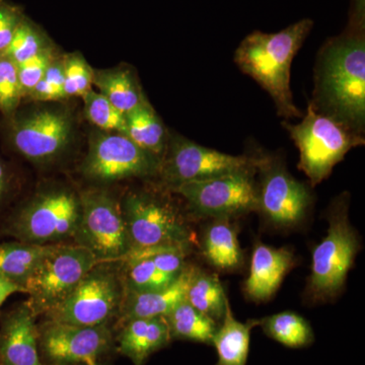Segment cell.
<instances>
[{"label": "cell", "mask_w": 365, "mask_h": 365, "mask_svg": "<svg viewBox=\"0 0 365 365\" xmlns=\"http://www.w3.org/2000/svg\"><path fill=\"white\" fill-rule=\"evenodd\" d=\"M314 110L357 135L365 125V25L348 24L319 50L314 69Z\"/></svg>", "instance_id": "6da1fadb"}, {"label": "cell", "mask_w": 365, "mask_h": 365, "mask_svg": "<svg viewBox=\"0 0 365 365\" xmlns=\"http://www.w3.org/2000/svg\"><path fill=\"white\" fill-rule=\"evenodd\" d=\"M313 26L311 19H304L278 33L255 31L242 41L235 53L237 67L267 91L278 115L285 119L304 116L294 105L290 68Z\"/></svg>", "instance_id": "7a4b0ae2"}, {"label": "cell", "mask_w": 365, "mask_h": 365, "mask_svg": "<svg viewBox=\"0 0 365 365\" xmlns=\"http://www.w3.org/2000/svg\"><path fill=\"white\" fill-rule=\"evenodd\" d=\"M81 215L79 193L68 187H49L14 209L0 235L29 244H61L73 239Z\"/></svg>", "instance_id": "3957f363"}, {"label": "cell", "mask_w": 365, "mask_h": 365, "mask_svg": "<svg viewBox=\"0 0 365 365\" xmlns=\"http://www.w3.org/2000/svg\"><path fill=\"white\" fill-rule=\"evenodd\" d=\"M348 205L347 194H342L331 204L328 232L312 257V272L307 287L312 302H327L342 292L359 253V235L350 225Z\"/></svg>", "instance_id": "277c9868"}, {"label": "cell", "mask_w": 365, "mask_h": 365, "mask_svg": "<svg viewBox=\"0 0 365 365\" xmlns=\"http://www.w3.org/2000/svg\"><path fill=\"white\" fill-rule=\"evenodd\" d=\"M302 117L299 124L282 122V126L299 148V170L314 187L330 176L334 167L345 158L348 151L364 145V137L317 111L311 104Z\"/></svg>", "instance_id": "5b68a950"}, {"label": "cell", "mask_w": 365, "mask_h": 365, "mask_svg": "<svg viewBox=\"0 0 365 365\" xmlns=\"http://www.w3.org/2000/svg\"><path fill=\"white\" fill-rule=\"evenodd\" d=\"M101 264L91 252L78 245H54L26 280V300L36 316L58 307L85 277Z\"/></svg>", "instance_id": "8992f818"}, {"label": "cell", "mask_w": 365, "mask_h": 365, "mask_svg": "<svg viewBox=\"0 0 365 365\" xmlns=\"http://www.w3.org/2000/svg\"><path fill=\"white\" fill-rule=\"evenodd\" d=\"M79 195L81 215L74 242L100 263L119 262L131 250L121 203L107 190H86Z\"/></svg>", "instance_id": "52a82bcc"}, {"label": "cell", "mask_w": 365, "mask_h": 365, "mask_svg": "<svg viewBox=\"0 0 365 365\" xmlns=\"http://www.w3.org/2000/svg\"><path fill=\"white\" fill-rule=\"evenodd\" d=\"M131 249L189 248L193 234L170 201L148 192H130L121 203Z\"/></svg>", "instance_id": "ba28073f"}, {"label": "cell", "mask_w": 365, "mask_h": 365, "mask_svg": "<svg viewBox=\"0 0 365 365\" xmlns=\"http://www.w3.org/2000/svg\"><path fill=\"white\" fill-rule=\"evenodd\" d=\"M123 294L121 274L107 263L98 264L58 307L45 316L47 319L71 325H109L119 314Z\"/></svg>", "instance_id": "9c48e42d"}, {"label": "cell", "mask_w": 365, "mask_h": 365, "mask_svg": "<svg viewBox=\"0 0 365 365\" xmlns=\"http://www.w3.org/2000/svg\"><path fill=\"white\" fill-rule=\"evenodd\" d=\"M9 145L21 157L36 165H50L66 153L73 123L64 110L41 108L6 117Z\"/></svg>", "instance_id": "30bf717a"}, {"label": "cell", "mask_w": 365, "mask_h": 365, "mask_svg": "<svg viewBox=\"0 0 365 365\" xmlns=\"http://www.w3.org/2000/svg\"><path fill=\"white\" fill-rule=\"evenodd\" d=\"M256 167L205 180L182 182L172 188L197 215L222 220L258 211Z\"/></svg>", "instance_id": "8fae6325"}, {"label": "cell", "mask_w": 365, "mask_h": 365, "mask_svg": "<svg viewBox=\"0 0 365 365\" xmlns=\"http://www.w3.org/2000/svg\"><path fill=\"white\" fill-rule=\"evenodd\" d=\"M257 155H232L169 135L158 176L168 188L256 167Z\"/></svg>", "instance_id": "7c38bea8"}, {"label": "cell", "mask_w": 365, "mask_h": 365, "mask_svg": "<svg viewBox=\"0 0 365 365\" xmlns=\"http://www.w3.org/2000/svg\"><path fill=\"white\" fill-rule=\"evenodd\" d=\"M160 160L136 145L128 136L101 132L93 136L81 167L83 176L100 184L158 175Z\"/></svg>", "instance_id": "4fadbf2b"}, {"label": "cell", "mask_w": 365, "mask_h": 365, "mask_svg": "<svg viewBox=\"0 0 365 365\" xmlns=\"http://www.w3.org/2000/svg\"><path fill=\"white\" fill-rule=\"evenodd\" d=\"M256 169L260 182L258 211L276 227H294L304 222L312 205L306 185L294 179L279 158L257 155Z\"/></svg>", "instance_id": "5bb4252c"}, {"label": "cell", "mask_w": 365, "mask_h": 365, "mask_svg": "<svg viewBox=\"0 0 365 365\" xmlns=\"http://www.w3.org/2000/svg\"><path fill=\"white\" fill-rule=\"evenodd\" d=\"M41 360L49 365L98 364L112 349L109 325H71L47 319L38 326Z\"/></svg>", "instance_id": "9a60e30c"}, {"label": "cell", "mask_w": 365, "mask_h": 365, "mask_svg": "<svg viewBox=\"0 0 365 365\" xmlns=\"http://www.w3.org/2000/svg\"><path fill=\"white\" fill-rule=\"evenodd\" d=\"M36 318L26 302L0 314V365H44Z\"/></svg>", "instance_id": "2e32d148"}, {"label": "cell", "mask_w": 365, "mask_h": 365, "mask_svg": "<svg viewBox=\"0 0 365 365\" xmlns=\"http://www.w3.org/2000/svg\"><path fill=\"white\" fill-rule=\"evenodd\" d=\"M194 266L184 268L179 277L169 287L150 292H135L124 288L123 299L118 314V325L132 319L165 317L186 300Z\"/></svg>", "instance_id": "e0dca14e"}, {"label": "cell", "mask_w": 365, "mask_h": 365, "mask_svg": "<svg viewBox=\"0 0 365 365\" xmlns=\"http://www.w3.org/2000/svg\"><path fill=\"white\" fill-rule=\"evenodd\" d=\"M294 264V255L289 249L257 245L252 256L249 277L245 282V294L254 302L270 299Z\"/></svg>", "instance_id": "ac0fdd59"}, {"label": "cell", "mask_w": 365, "mask_h": 365, "mask_svg": "<svg viewBox=\"0 0 365 365\" xmlns=\"http://www.w3.org/2000/svg\"><path fill=\"white\" fill-rule=\"evenodd\" d=\"M118 352L135 365H143L153 353L167 347L172 341L165 317L132 319L120 325Z\"/></svg>", "instance_id": "d6986e66"}, {"label": "cell", "mask_w": 365, "mask_h": 365, "mask_svg": "<svg viewBox=\"0 0 365 365\" xmlns=\"http://www.w3.org/2000/svg\"><path fill=\"white\" fill-rule=\"evenodd\" d=\"M258 324L259 319H249L246 323L237 321L227 299L222 325L218 326L212 341L218 355L215 365H246L251 332Z\"/></svg>", "instance_id": "ffe728a7"}, {"label": "cell", "mask_w": 365, "mask_h": 365, "mask_svg": "<svg viewBox=\"0 0 365 365\" xmlns=\"http://www.w3.org/2000/svg\"><path fill=\"white\" fill-rule=\"evenodd\" d=\"M202 251L206 260L218 270L232 271L242 263L237 232L227 218L209 225L203 235Z\"/></svg>", "instance_id": "44dd1931"}, {"label": "cell", "mask_w": 365, "mask_h": 365, "mask_svg": "<svg viewBox=\"0 0 365 365\" xmlns=\"http://www.w3.org/2000/svg\"><path fill=\"white\" fill-rule=\"evenodd\" d=\"M93 83L124 115L148 102L131 71L125 69L93 71Z\"/></svg>", "instance_id": "7402d4cb"}, {"label": "cell", "mask_w": 365, "mask_h": 365, "mask_svg": "<svg viewBox=\"0 0 365 365\" xmlns=\"http://www.w3.org/2000/svg\"><path fill=\"white\" fill-rule=\"evenodd\" d=\"M126 116V136L143 150L162 160L167 148V130L150 103L132 110Z\"/></svg>", "instance_id": "603a6c76"}, {"label": "cell", "mask_w": 365, "mask_h": 365, "mask_svg": "<svg viewBox=\"0 0 365 365\" xmlns=\"http://www.w3.org/2000/svg\"><path fill=\"white\" fill-rule=\"evenodd\" d=\"M54 245L29 244L21 241L0 244V275L25 287L41 260Z\"/></svg>", "instance_id": "cb8c5ba5"}, {"label": "cell", "mask_w": 365, "mask_h": 365, "mask_svg": "<svg viewBox=\"0 0 365 365\" xmlns=\"http://www.w3.org/2000/svg\"><path fill=\"white\" fill-rule=\"evenodd\" d=\"M172 339L189 340L212 345L217 322L194 309L185 300L165 317Z\"/></svg>", "instance_id": "d4e9b609"}, {"label": "cell", "mask_w": 365, "mask_h": 365, "mask_svg": "<svg viewBox=\"0 0 365 365\" xmlns=\"http://www.w3.org/2000/svg\"><path fill=\"white\" fill-rule=\"evenodd\" d=\"M227 299L217 276L195 268L187 290L186 302L188 304L218 322L222 321L225 314Z\"/></svg>", "instance_id": "484cf974"}, {"label": "cell", "mask_w": 365, "mask_h": 365, "mask_svg": "<svg viewBox=\"0 0 365 365\" xmlns=\"http://www.w3.org/2000/svg\"><path fill=\"white\" fill-rule=\"evenodd\" d=\"M268 337L290 348L307 347L314 342V332L306 319L292 312L272 314L259 319Z\"/></svg>", "instance_id": "4316f807"}, {"label": "cell", "mask_w": 365, "mask_h": 365, "mask_svg": "<svg viewBox=\"0 0 365 365\" xmlns=\"http://www.w3.org/2000/svg\"><path fill=\"white\" fill-rule=\"evenodd\" d=\"M124 288L135 292H150L169 287L179 276H172L163 272L150 258L143 259L122 266Z\"/></svg>", "instance_id": "83f0119b"}, {"label": "cell", "mask_w": 365, "mask_h": 365, "mask_svg": "<svg viewBox=\"0 0 365 365\" xmlns=\"http://www.w3.org/2000/svg\"><path fill=\"white\" fill-rule=\"evenodd\" d=\"M88 121L104 132L126 135V116L98 91H90L83 97Z\"/></svg>", "instance_id": "f1b7e54d"}, {"label": "cell", "mask_w": 365, "mask_h": 365, "mask_svg": "<svg viewBox=\"0 0 365 365\" xmlns=\"http://www.w3.org/2000/svg\"><path fill=\"white\" fill-rule=\"evenodd\" d=\"M48 46L49 44L39 29L26 16H23L4 54L13 60L16 66H20Z\"/></svg>", "instance_id": "f546056e"}, {"label": "cell", "mask_w": 365, "mask_h": 365, "mask_svg": "<svg viewBox=\"0 0 365 365\" xmlns=\"http://www.w3.org/2000/svg\"><path fill=\"white\" fill-rule=\"evenodd\" d=\"M21 98L18 66L6 54L0 55V112L4 117L16 111Z\"/></svg>", "instance_id": "4dcf8cb0"}, {"label": "cell", "mask_w": 365, "mask_h": 365, "mask_svg": "<svg viewBox=\"0 0 365 365\" xmlns=\"http://www.w3.org/2000/svg\"><path fill=\"white\" fill-rule=\"evenodd\" d=\"M93 71L83 57L73 54L64 59V91L66 98H83L91 91Z\"/></svg>", "instance_id": "1f68e13d"}, {"label": "cell", "mask_w": 365, "mask_h": 365, "mask_svg": "<svg viewBox=\"0 0 365 365\" xmlns=\"http://www.w3.org/2000/svg\"><path fill=\"white\" fill-rule=\"evenodd\" d=\"M55 59L54 53L50 46L18 66L19 81H20L23 98L29 97L35 90L38 83L44 78L48 67Z\"/></svg>", "instance_id": "d6a6232c"}, {"label": "cell", "mask_w": 365, "mask_h": 365, "mask_svg": "<svg viewBox=\"0 0 365 365\" xmlns=\"http://www.w3.org/2000/svg\"><path fill=\"white\" fill-rule=\"evenodd\" d=\"M29 98L39 102H55L66 98L64 91V60L55 58Z\"/></svg>", "instance_id": "836d02e7"}, {"label": "cell", "mask_w": 365, "mask_h": 365, "mask_svg": "<svg viewBox=\"0 0 365 365\" xmlns=\"http://www.w3.org/2000/svg\"><path fill=\"white\" fill-rule=\"evenodd\" d=\"M24 14L20 9L6 0H0V55L6 52Z\"/></svg>", "instance_id": "e575fe53"}, {"label": "cell", "mask_w": 365, "mask_h": 365, "mask_svg": "<svg viewBox=\"0 0 365 365\" xmlns=\"http://www.w3.org/2000/svg\"><path fill=\"white\" fill-rule=\"evenodd\" d=\"M16 191V175L9 163L0 155V215L13 200Z\"/></svg>", "instance_id": "d590c367"}, {"label": "cell", "mask_w": 365, "mask_h": 365, "mask_svg": "<svg viewBox=\"0 0 365 365\" xmlns=\"http://www.w3.org/2000/svg\"><path fill=\"white\" fill-rule=\"evenodd\" d=\"M18 292L26 294V288L14 282L13 280L0 275V309L7 297H11V294H18Z\"/></svg>", "instance_id": "8d00e7d4"}, {"label": "cell", "mask_w": 365, "mask_h": 365, "mask_svg": "<svg viewBox=\"0 0 365 365\" xmlns=\"http://www.w3.org/2000/svg\"><path fill=\"white\" fill-rule=\"evenodd\" d=\"M78 365H103L101 362H98V364H78Z\"/></svg>", "instance_id": "74e56055"}]
</instances>
